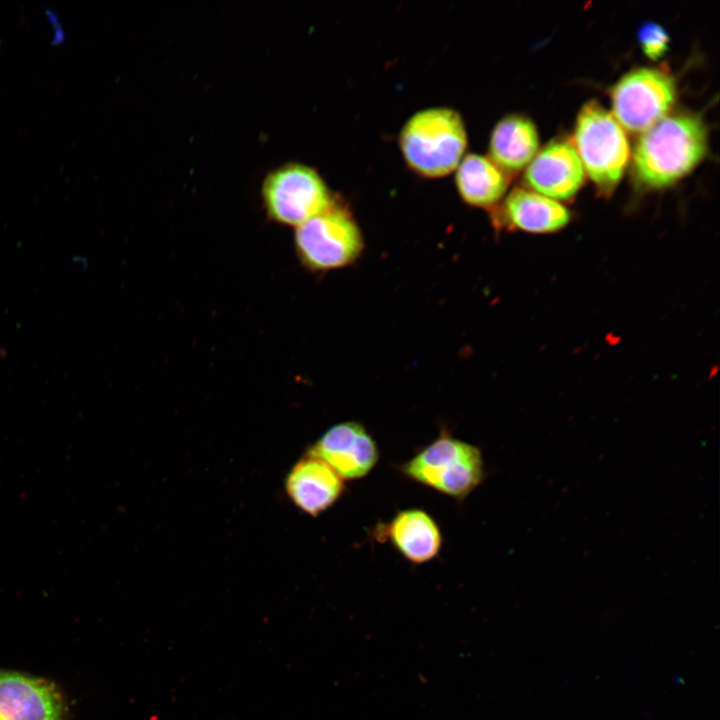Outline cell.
Listing matches in <instances>:
<instances>
[{"label": "cell", "instance_id": "obj_1", "mask_svg": "<svg viewBox=\"0 0 720 720\" xmlns=\"http://www.w3.org/2000/svg\"><path fill=\"white\" fill-rule=\"evenodd\" d=\"M707 150V130L691 113L666 115L642 132L633 151V173L641 186L663 189L690 173Z\"/></svg>", "mask_w": 720, "mask_h": 720}, {"label": "cell", "instance_id": "obj_2", "mask_svg": "<svg viewBox=\"0 0 720 720\" xmlns=\"http://www.w3.org/2000/svg\"><path fill=\"white\" fill-rule=\"evenodd\" d=\"M467 143L461 115L445 106L417 111L404 123L399 134L400 150L408 167L427 178L443 177L454 171Z\"/></svg>", "mask_w": 720, "mask_h": 720}, {"label": "cell", "instance_id": "obj_3", "mask_svg": "<svg viewBox=\"0 0 720 720\" xmlns=\"http://www.w3.org/2000/svg\"><path fill=\"white\" fill-rule=\"evenodd\" d=\"M409 479L455 499H464L484 479L481 450L443 433L401 466Z\"/></svg>", "mask_w": 720, "mask_h": 720}, {"label": "cell", "instance_id": "obj_4", "mask_svg": "<svg viewBox=\"0 0 720 720\" xmlns=\"http://www.w3.org/2000/svg\"><path fill=\"white\" fill-rule=\"evenodd\" d=\"M575 149L598 191L608 196L622 178L629 161L627 136L615 117L595 100L577 115Z\"/></svg>", "mask_w": 720, "mask_h": 720}, {"label": "cell", "instance_id": "obj_5", "mask_svg": "<svg viewBox=\"0 0 720 720\" xmlns=\"http://www.w3.org/2000/svg\"><path fill=\"white\" fill-rule=\"evenodd\" d=\"M294 243L299 261L313 272L349 265L364 248L363 236L354 217L335 201L297 226Z\"/></svg>", "mask_w": 720, "mask_h": 720}, {"label": "cell", "instance_id": "obj_6", "mask_svg": "<svg viewBox=\"0 0 720 720\" xmlns=\"http://www.w3.org/2000/svg\"><path fill=\"white\" fill-rule=\"evenodd\" d=\"M261 194L267 216L287 226H299L334 202L320 174L298 162L271 171L264 179Z\"/></svg>", "mask_w": 720, "mask_h": 720}, {"label": "cell", "instance_id": "obj_7", "mask_svg": "<svg viewBox=\"0 0 720 720\" xmlns=\"http://www.w3.org/2000/svg\"><path fill=\"white\" fill-rule=\"evenodd\" d=\"M613 116L630 132H644L667 115L676 98L672 76L658 68L634 69L610 91Z\"/></svg>", "mask_w": 720, "mask_h": 720}, {"label": "cell", "instance_id": "obj_8", "mask_svg": "<svg viewBox=\"0 0 720 720\" xmlns=\"http://www.w3.org/2000/svg\"><path fill=\"white\" fill-rule=\"evenodd\" d=\"M64 698L43 678L0 670V720H66Z\"/></svg>", "mask_w": 720, "mask_h": 720}, {"label": "cell", "instance_id": "obj_9", "mask_svg": "<svg viewBox=\"0 0 720 720\" xmlns=\"http://www.w3.org/2000/svg\"><path fill=\"white\" fill-rule=\"evenodd\" d=\"M307 455L324 461L343 480H355L366 476L375 467L379 451L361 423L346 421L329 428Z\"/></svg>", "mask_w": 720, "mask_h": 720}, {"label": "cell", "instance_id": "obj_10", "mask_svg": "<svg viewBox=\"0 0 720 720\" xmlns=\"http://www.w3.org/2000/svg\"><path fill=\"white\" fill-rule=\"evenodd\" d=\"M585 170L580 157L566 140L548 143L527 165L524 181L530 190L553 200L571 199L581 188Z\"/></svg>", "mask_w": 720, "mask_h": 720}, {"label": "cell", "instance_id": "obj_11", "mask_svg": "<svg viewBox=\"0 0 720 720\" xmlns=\"http://www.w3.org/2000/svg\"><path fill=\"white\" fill-rule=\"evenodd\" d=\"M494 224L509 230L545 234L563 229L570 212L559 201L525 188L513 189L495 210Z\"/></svg>", "mask_w": 720, "mask_h": 720}, {"label": "cell", "instance_id": "obj_12", "mask_svg": "<svg viewBox=\"0 0 720 720\" xmlns=\"http://www.w3.org/2000/svg\"><path fill=\"white\" fill-rule=\"evenodd\" d=\"M343 481L324 461L306 455L288 473L285 489L301 511L317 516L341 497L345 489Z\"/></svg>", "mask_w": 720, "mask_h": 720}, {"label": "cell", "instance_id": "obj_13", "mask_svg": "<svg viewBox=\"0 0 720 720\" xmlns=\"http://www.w3.org/2000/svg\"><path fill=\"white\" fill-rule=\"evenodd\" d=\"M378 530V536L389 539L398 552L414 564L432 560L442 545L438 524L421 509L400 511Z\"/></svg>", "mask_w": 720, "mask_h": 720}, {"label": "cell", "instance_id": "obj_14", "mask_svg": "<svg viewBox=\"0 0 720 720\" xmlns=\"http://www.w3.org/2000/svg\"><path fill=\"white\" fill-rule=\"evenodd\" d=\"M539 138L534 123L519 114H510L494 126L489 139V158L507 175L526 167L538 152Z\"/></svg>", "mask_w": 720, "mask_h": 720}, {"label": "cell", "instance_id": "obj_15", "mask_svg": "<svg viewBox=\"0 0 720 720\" xmlns=\"http://www.w3.org/2000/svg\"><path fill=\"white\" fill-rule=\"evenodd\" d=\"M455 170L457 191L462 200L470 206L493 207L508 188L507 174L484 155H464Z\"/></svg>", "mask_w": 720, "mask_h": 720}, {"label": "cell", "instance_id": "obj_16", "mask_svg": "<svg viewBox=\"0 0 720 720\" xmlns=\"http://www.w3.org/2000/svg\"><path fill=\"white\" fill-rule=\"evenodd\" d=\"M638 39L643 52L652 60L662 57L668 48V34L662 26L656 23L642 25L638 32Z\"/></svg>", "mask_w": 720, "mask_h": 720}]
</instances>
